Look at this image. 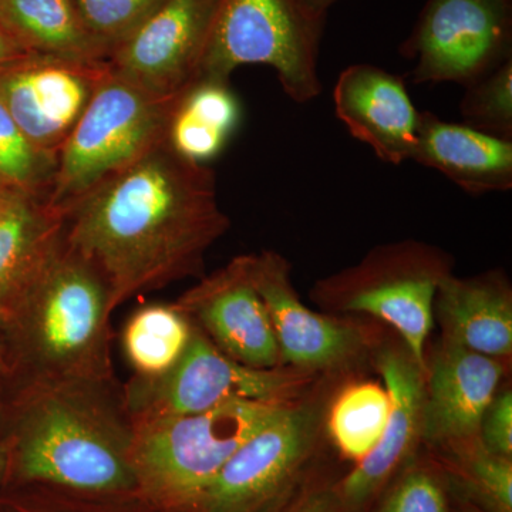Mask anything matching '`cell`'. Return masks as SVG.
Here are the masks:
<instances>
[{
  "label": "cell",
  "mask_w": 512,
  "mask_h": 512,
  "mask_svg": "<svg viewBox=\"0 0 512 512\" xmlns=\"http://www.w3.org/2000/svg\"><path fill=\"white\" fill-rule=\"evenodd\" d=\"M66 244L96 269L110 309L197 274L227 232L215 175L158 144L62 212Z\"/></svg>",
  "instance_id": "6da1fadb"
},
{
  "label": "cell",
  "mask_w": 512,
  "mask_h": 512,
  "mask_svg": "<svg viewBox=\"0 0 512 512\" xmlns=\"http://www.w3.org/2000/svg\"><path fill=\"white\" fill-rule=\"evenodd\" d=\"M353 375L320 376L234 454L192 512H282L328 468L326 413Z\"/></svg>",
  "instance_id": "7a4b0ae2"
},
{
  "label": "cell",
  "mask_w": 512,
  "mask_h": 512,
  "mask_svg": "<svg viewBox=\"0 0 512 512\" xmlns=\"http://www.w3.org/2000/svg\"><path fill=\"white\" fill-rule=\"evenodd\" d=\"M451 274L454 259L447 251L419 239H400L319 279L309 295L322 312L376 320L393 330L426 370L434 298Z\"/></svg>",
  "instance_id": "3957f363"
},
{
  "label": "cell",
  "mask_w": 512,
  "mask_h": 512,
  "mask_svg": "<svg viewBox=\"0 0 512 512\" xmlns=\"http://www.w3.org/2000/svg\"><path fill=\"white\" fill-rule=\"evenodd\" d=\"M292 403L232 402L151 419L130 447L138 488L165 511H194L229 458Z\"/></svg>",
  "instance_id": "277c9868"
},
{
  "label": "cell",
  "mask_w": 512,
  "mask_h": 512,
  "mask_svg": "<svg viewBox=\"0 0 512 512\" xmlns=\"http://www.w3.org/2000/svg\"><path fill=\"white\" fill-rule=\"evenodd\" d=\"M177 99L147 92L109 66L57 154L46 197L49 207L62 215L87 192L163 143Z\"/></svg>",
  "instance_id": "5b68a950"
},
{
  "label": "cell",
  "mask_w": 512,
  "mask_h": 512,
  "mask_svg": "<svg viewBox=\"0 0 512 512\" xmlns=\"http://www.w3.org/2000/svg\"><path fill=\"white\" fill-rule=\"evenodd\" d=\"M326 18L299 0H220L198 79L229 82L247 64L275 70L286 96L313 101L322 92L318 62Z\"/></svg>",
  "instance_id": "8992f818"
},
{
  "label": "cell",
  "mask_w": 512,
  "mask_h": 512,
  "mask_svg": "<svg viewBox=\"0 0 512 512\" xmlns=\"http://www.w3.org/2000/svg\"><path fill=\"white\" fill-rule=\"evenodd\" d=\"M248 258L252 284L265 303L285 366L313 376L359 375L366 365L373 366L386 326L313 311L296 292L285 256L262 251Z\"/></svg>",
  "instance_id": "52a82bcc"
},
{
  "label": "cell",
  "mask_w": 512,
  "mask_h": 512,
  "mask_svg": "<svg viewBox=\"0 0 512 512\" xmlns=\"http://www.w3.org/2000/svg\"><path fill=\"white\" fill-rule=\"evenodd\" d=\"M400 53L414 83L468 87L512 57V0H427Z\"/></svg>",
  "instance_id": "ba28073f"
},
{
  "label": "cell",
  "mask_w": 512,
  "mask_h": 512,
  "mask_svg": "<svg viewBox=\"0 0 512 512\" xmlns=\"http://www.w3.org/2000/svg\"><path fill=\"white\" fill-rule=\"evenodd\" d=\"M19 473L29 481L80 493L138 488L130 450L124 451L79 407L47 399L29 419L19 446Z\"/></svg>",
  "instance_id": "9c48e42d"
},
{
  "label": "cell",
  "mask_w": 512,
  "mask_h": 512,
  "mask_svg": "<svg viewBox=\"0 0 512 512\" xmlns=\"http://www.w3.org/2000/svg\"><path fill=\"white\" fill-rule=\"evenodd\" d=\"M320 376L291 366L256 369L222 353L200 328L177 365L144 393L151 419L207 412L232 402L292 403Z\"/></svg>",
  "instance_id": "30bf717a"
},
{
  "label": "cell",
  "mask_w": 512,
  "mask_h": 512,
  "mask_svg": "<svg viewBox=\"0 0 512 512\" xmlns=\"http://www.w3.org/2000/svg\"><path fill=\"white\" fill-rule=\"evenodd\" d=\"M33 342L46 365L72 367L96 346L110 309L109 291L63 232L25 284Z\"/></svg>",
  "instance_id": "8fae6325"
},
{
  "label": "cell",
  "mask_w": 512,
  "mask_h": 512,
  "mask_svg": "<svg viewBox=\"0 0 512 512\" xmlns=\"http://www.w3.org/2000/svg\"><path fill=\"white\" fill-rule=\"evenodd\" d=\"M390 396V414L375 450L343 477L335 491L349 512H367L389 485L423 448V407L426 370L396 335L384 336L373 357Z\"/></svg>",
  "instance_id": "7c38bea8"
},
{
  "label": "cell",
  "mask_w": 512,
  "mask_h": 512,
  "mask_svg": "<svg viewBox=\"0 0 512 512\" xmlns=\"http://www.w3.org/2000/svg\"><path fill=\"white\" fill-rule=\"evenodd\" d=\"M107 69L32 53L0 70V103L33 146L57 158Z\"/></svg>",
  "instance_id": "4fadbf2b"
},
{
  "label": "cell",
  "mask_w": 512,
  "mask_h": 512,
  "mask_svg": "<svg viewBox=\"0 0 512 512\" xmlns=\"http://www.w3.org/2000/svg\"><path fill=\"white\" fill-rule=\"evenodd\" d=\"M220 0H164L111 52L114 72L164 99H177L200 77Z\"/></svg>",
  "instance_id": "5bb4252c"
},
{
  "label": "cell",
  "mask_w": 512,
  "mask_h": 512,
  "mask_svg": "<svg viewBox=\"0 0 512 512\" xmlns=\"http://www.w3.org/2000/svg\"><path fill=\"white\" fill-rule=\"evenodd\" d=\"M181 309L225 355L256 369L285 366L264 301L252 284L248 255L202 279Z\"/></svg>",
  "instance_id": "9a60e30c"
},
{
  "label": "cell",
  "mask_w": 512,
  "mask_h": 512,
  "mask_svg": "<svg viewBox=\"0 0 512 512\" xmlns=\"http://www.w3.org/2000/svg\"><path fill=\"white\" fill-rule=\"evenodd\" d=\"M426 363L423 447L477 436L507 363L444 338L427 350Z\"/></svg>",
  "instance_id": "2e32d148"
},
{
  "label": "cell",
  "mask_w": 512,
  "mask_h": 512,
  "mask_svg": "<svg viewBox=\"0 0 512 512\" xmlns=\"http://www.w3.org/2000/svg\"><path fill=\"white\" fill-rule=\"evenodd\" d=\"M335 114L350 136L372 148L379 160H412L419 111L402 77L375 64H352L333 89Z\"/></svg>",
  "instance_id": "e0dca14e"
},
{
  "label": "cell",
  "mask_w": 512,
  "mask_h": 512,
  "mask_svg": "<svg viewBox=\"0 0 512 512\" xmlns=\"http://www.w3.org/2000/svg\"><path fill=\"white\" fill-rule=\"evenodd\" d=\"M434 320L441 338L480 355L510 362L512 356V286L500 269L468 278L451 274L434 298Z\"/></svg>",
  "instance_id": "ac0fdd59"
},
{
  "label": "cell",
  "mask_w": 512,
  "mask_h": 512,
  "mask_svg": "<svg viewBox=\"0 0 512 512\" xmlns=\"http://www.w3.org/2000/svg\"><path fill=\"white\" fill-rule=\"evenodd\" d=\"M412 161L446 175L470 195L512 188V141L419 111Z\"/></svg>",
  "instance_id": "d6986e66"
},
{
  "label": "cell",
  "mask_w": 512,
  "mask_h": 512,
  "mask_svg": "<svg viewBox=\"0 0 512 512\" xmlns=\"http://www.w3.org/2000/svg\"><path fill=\"white\" fill-rule=\"evenodd\" d=\"M0 25L33 55L107 62L84 25L77 0H0Z\"/></svg>",
  "instance_id": "ffe728a7"
},
{
  "label": "cell",
  "mask_w": 512,
  "mask_h": 512,
  "mask_svg": "<svg viewBox=\"0 0 512 512\" xmlns=\"http://www.w3.org/2000/svg\"><path fill=\"white\" fill-rule=\"evenodd\" d=\"M241 121L229 82L198 79L175 101L165 143L178 156L205 164L224 150Z\"/></svg>",
  "instance_id": "44dd1931"
},
{
  "label": "cell",
  "mask_w": 512,
  "mask_h": 512,
  "mask_svg": "<svg viewBox=\"0 0 512 512\" xmlns=\"http://www.w3.org/2000/svg\"><path fill=\"white\" fill-rule=\"evenodd\" d=\"M423 448L454 500L483 512H512V458L491 453L478 434Z\"/></svg>",
  "instance_id": "7402d4cb"
},
{
  "label": "cell",
  "mask_w": 512,
  "mask_h": 512,
  "mask_svg": "<svg viewBox=\"0 0 512 512\" xmlns=\"http://www.w3.org/2000/svg\"><path fill=\"white\" fill-rule=\"evenodd\" d=\"M63 232L45 198L16 191L0 218V298L25 284Z\"/></svg>",
  "instance_id": "603a6c76"
},
{
  "label": "cell",
  "mask_w": 512,
  "mask_h": 512,
  "mask_svg": "<svg viewBox=\"0 0 512 512\" xmlns=\"http://www.w3.org/2000/svg\"><path fill=\"white\" fill-rule=\"evenodd\" d=\"M390 406L386 387L376 380L355 375L339 384L326 413V436L343 460L356 464L375 450Z\"/></svg>",
  "instance_id": "cb8c5ba5"
},
{
  "label": "cell",
  "mask_w": 512,
  "mask_h": 512,
  "mask_svg": "<svg viewBox=\"0 0 512 512\" xmlns=\"http://www.w3.org/2000/svg\"><path fill=\"white\" fill-rule=\"evenodd\" d=\"M192 325L180 308L150 305L128 322L124 348L138 372L156 379L170 372L190 342Z\"/></svg>",
  "instance_id": "d4e9b609"
},
{
  "label": "cell",
  "mask_w": 512,
  "mask_h": 512,
  "mask_svg": "<svg viewBox=\"0 0 512 512\" xmlns=\"http://www.w3.org/2000/svg\"><path fill=\"white\" fill-rule=\"evenodd\" d=\"M56 165L57 158L33 146L0 103V183L46 200Z\"/></svg>",
  "instance_id": "484cf974"
},
{
  "label": "cell",
  "mask_w": 512,
  "mask_h": 512,
  "mask_svg": "<svg viewBox=\"0 0 512 512\" xmlns=\"http://www.w3.org/2000/svg\"><path fill=\"white\" fill-rule=\"evenodd\" d=\"M453 497L436 464L424 454L390 481L367 512H453Z\"/></svg>",
  "instance_id": "4316f807"
},
{
  "label": "cell",
  "mask_w": 512,
  "mask_h": 512,
  "mask_svg": "<svg viewBox=\"0 0 512 512\" xmlns=\"http://www.w3.org/2000/svg\"><path fill=\"white\" fill-rule=\"evenodd\" d=\"M460 111L467 126L512 140V57L466 87Z\"/></svg>",
  "instance_id": "83f0119b"
},
{
  "label": "cell",
  "mask_w": 512,
  "mask_h": 512,
  "mask_svg": "<svg viewBox=\"0 0 512 512\" xmlns=\"http://www.w3.org/2000/svg\"><path fill=\"white\" fill-rule=\"evenodd\" d=\"M164 0H77L84 25L107 60Z\"/></svg>",
  "instance_id": "f1b7e54d"
},
{
  "label": "cell",
  "mask_w": 512,
  "mask_h": 512,
  "mask_svg": "<svg viewBox=\"0 0 512 512\" xmlns=\"http://www.w3.org/2000/svg\"><path fill=\"white\" fill-rule=\"evenodd\" d=\"M478 437L485 448L498 456L512 458V389H498L485 409Z\"/></svg>",
  "instance_id": "f546056e"
},
{
  "label": "cell",
  "mask_w": 512,
  "mask_h": 512,
  "mask_svg": "<svg viewBox=\"0 0 512 512\" xmlns=\"http://www.w3.org/2000/svg\"><path fill=\"white\" fill-rule=\"evenodd\" d=\"M336 476L325 471L305 491L282 512H349L340 503L335 491Z\"/></svg>",
  "instance_id": "4dcf8cb0"
},
{
  "label": "cell",
  "mask_w": 512,
  "mask_h": 512,
  "mask_svg": "<svg viewBox=\"0 0 512 512\" xmlns=\"http://www.w3.org/2000/svg\"><path fill=\"white\" fill-rule=\"evenodd\" d=\"M29 55H32V53L23 49V47L6 32V29L0 25V70L5 69L9 64L18 62V60Z\"/></svg>",
  "instance_id": "1f68e13d"
},
{
  "label": "cell",
  "mask_w": 512,
  "mask_h": 512,
  "mask_svg": "<svg viewBox=\"0 0 512 512\" xmlns=\"http://www.w3.org/2000/svg\"><path fill=\"white\" fill-rule=\"evenodd\" d=\"M306 9L318 16H328V10L339 0H299Z\"/></svg>",
  "instance_id": "d6a6232c"
},
{
  "label": "cell",
  "mask_w": 512,
  "mask_h": 512,
  "mask_svg": "<svg viewBox=\"0 0 512 512\" xmlns=\"http://www.w3.org/2000/svg\"><path fill=\"white\" fill-rule=\"evenodd\" d=\"M16 191L10 190L5 184L0 183V218L5 214L6 208H8L10 200H12L13 194Z\"/></svg>",
  "instance_id": "836d02e7"
},
{
  "label": "cell",
  "mask_w": 512,
  "mask_h": 512,
  "mask_svg": "<svg viewBox=\"0 0 512 512\" xmlns=\"http://www.w3.org/2000/svg\"><path fill=\"white\" fill-rule=\"evenodd\" d=\"M454 500V498H453ZM453 512H483L478 510V508L473 507L471 504L464 503V501L454 500L453 503Z\"/></svg>",
  "instance_id": "e575fe53"
},
{
  "label": "cell",
  "mask_w": 512,
  "mask_h": 512,
  "mask_svg": "<svg viewBox=\"0 0 512 512\" xmlns=\"http://www.w3.org/2000/svg\"><path fill=\"white\" fill-rule=\"evenodd\" d=\"M3 470V458L0 457V473H2Z\"/></svg>",
  "instance_id": "d590c367"
}]
</instances>
